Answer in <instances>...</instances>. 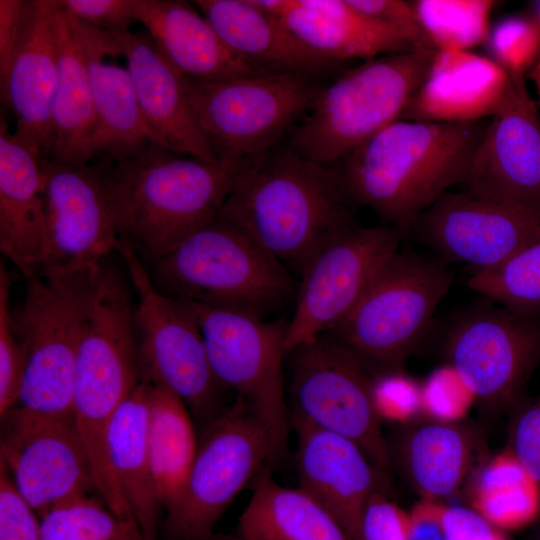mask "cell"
<instances>
[{
    "label": "cell",
    "instance_id": "e575fe53",
    "mask_svg": "<svg viewBox=\"0 0 540 540\" xmlns=\"http://www.w3.org/2000/svg\"><path fill=\"white\" fill-rule=\"evenodd\" d=\"M427 37L437 49L467 50L487 43L493 0L411 1Z\"/></svg>",
    "mask_w": 540,
    "mask_h": 540
},
{
    "label": "cell",
    "instance_id": "816d5d0a",
    "mask_svg": "<svg viewBox=\"0 0 540 540\" xmlns=\"http://www.w3.org/2000/svg\"><path fill=\"white\" fill-rule=\"evenodd\" d=\"M496 540H504V538L501 536V534L497 537Z\"/></svg>",
    "mask_w": 540,
    "mask_h": 540
},
{
    "label": "cell",
    "instance_id": "5bb4252c",
    "mask_svg": "<svg viewBox=\"0 0 540 540\" xmlns=\"http://www.w3.org/2000/svg\"><path fill=\"white\" fill-rule=\"evenodd\" d=\"M401 236L391 226L354 224L307 261L286 325L287 354L331 332L349 314L381 266L399 250Z\"/></svg>",
    "mask_w": 540,
    "mask_h": 540
},
{
    "label": "cell",
    "instance_id": "4fadbf2b",
    "mask_svg": "<svg viewBox=\"0 0 540 540\" xmlns=\"http://www.w3.org/2000/svg\"><path fill=\"white\" fill-rule=\"evenodd\" d=\"M447 351L452 369L486 411H510L540 362V318L507 307L475 310L453 326Z\"/></svg>",
    "mask_w": 540,
    "mask_h": 540
},
{
    "label": "cell",
    "instance_id": "7dc6e473",
    "mask_svg": "<svg viewBox=\"0 0 540 540\" xmlns=\"http://www.w3.org/2000/svg\"><path fill=\"white\" fill-rule=\"evenodd\" d=\"M445 505L421 499L408 512V540H445Z\"/></svg>",
    "mask_w": 540,
    "mask_h": 540
},
{
    "label": "cell",
    "instance_id": "b9f144b4",
    "mask_svg": "<svg viewBox=\"0 0 540 540\" xmlns=\"http://www.w3.org/2000/svg\"><path fill=\"white\" fill-rule=\"evenodd\" d=\"M62 9L91 27L105 32L129 30L136 21V0H59Z\"/></svg>",
    "mask_w": 540,
    "mask_h": 540
},
{
    "label": "cell",
    "instance_id": "7bdbcfd3",
    "mask_svg": "<svg viewBox=\"0 0 540 540\" xmlns=\"http://www.w3.org/2000/svg\"><path fill=\"white\" fill-rule=\"evenodd\" d=\"M360 540H408V512L387 493L373 494L363 510Z\"/></svg>",
    "mask_w": 540,
    "mask_h": 540
},
{
    "label": "cell",
    "instance_id": "4dcf8cb0",
    "mask_svg": "<svg viewBox=\"0 0 540 540\" xmlns=\"http://www.w3.org/2000/svg\"><path fill=\"white\" fill-rule=\"evenodd\" d=\"M245 540H354L317 500L301 488H288L261 476L238 519Z\"/></svg>",
    "mask_w": 540,
    "mask_h": 540
},
{
    "label": "cell",
    "instance_id": "f35d334b",
    "mask_svg": "<svg viewBox=\"0 0 540 540\" xmlns=\"http://www.w3.org/2000/svg\"><path fill=\"white\" fill-rule=\"evenodd\" d=\"M507 449L540 483V394L510 409Z\"/></svg>",
    "mask_w": 540,
    "mask_h": 540
},
{
    "label": "cell",
    "instance_id": "30bf717a",
    "mask_svg": "<svg viewBox=\"0 0 540 540\" xmlns=\"http://www.w3.org/2000/svg\"><path fill=\"white\" fill-rule=\"evenodd\" d=\"M273 464L263 422L240 398L203 424L182 491L166 511L169 540H209L214 527L241 490Z\"/></svg>",
    "mask_w": 540,
    "mask_h": 540
},
{
    "label": "cell",
    "instance_id": "ffe728a7",
    "mask_svg": "<svg viewBox=\"0 0 540 540\" xmlns=\"http://www.w3.org/2000/svg\"><path fill=\"white\" fill-rule=\"evenodd\" d=\"M57 0L27 2L20 37L0 79L1 98L16 120L14 135L42 161L52 146V109L58 79Z\"/></svg>",
    "mask_w": 540,
    "mask_h": 540
},
{
    "label": "cell",
    "instance_id": "ba28073f",
    "mask_svg": "<svg viewBox=\"0 0 540 540\" xmlns=\"http://www.w3.org/2000/svg\"><path fill=\"white\" fill-rule=\"evenodd\" d=\"M320 87L315 78L295 73L186 78L198 124L218 162L228 165L275 148L308 112Z\"/></svg>",
    "mask_w": 540,
    "mask_h": 540
},
{
    "label": "cell",
    "instance_id": "60d3db41",
    "mask_svg": "<svg viewBox=\"0 0 540 540\" xmlns=\"http://www.w3.org/2000/svg\"><path fill=\"white\" fill-rule=\"evenodd\" d=\"M362 13L390 26L418 51L436 50L423 30L415 9L402 0H348Z\"/></svg>",
    "mask_w": 540,
    "mask_h": 540
},
{
    "label": "cell",
    "instance_id": "74e56055",
    "mask_svg": "<svg viewBox=\"0 0 540 540\" xmlns=\"http://www.w3.org/2000/svg\"><path fill=\"white\" fill-rule=\"evenodd\" d=\"M10 276L0 265V415L13 408L19 397L26 367V349L13 327Z\"/></svg>",
    "mask_w": 540,
    "mask_h": 540
},
{
    "label": "cell",
    "instance_id": "44dd1931",
    "mask_svg": "<svg viewBox=\"0 0 540 540\" xmlns=\"http://www.w3.org/2000/svg\"><path fill=\"white\" fill-rule=\"evenodd\" d=\"M126 60L135 94L157 144L172 152L219 163L192 109L186 78L150 38L130 30L107 32Z\"/></svg>",
    "mask_w": 540,
    "mask_h": 540
},
{
    "label": "cell",
    "instance_id": "ac0fdd59",
    "mask_svg": "<svg viewBox=\"0 0 540 540\" xmlns=\"http://www.w3.org/2000/svg\"><path fill=\"white\" fill-rule=\"evenodd\" d=\"M464 183L482 198L540 207V113L524 76H510Z\"/></svg>",
    "mask_w": 540,
    "mask_h": 540
},
{
    "label": "cell",
    "instance_id": "f907efd6",
    "mask_svg": "<svg viewBox=\"0 0 540 540\" xmlns=\"http://www.w3.org/2000/svg\"><path fill=\"white\" fill-rule=\"evenodd\" d=\"M536 16L535 18L540 22V1L535 4Z\"/></svg>",
    "mask_w": 540,
    "mask_h": 540
},
{
    "label": "cell",
    "instance_id": "d4e9b609",
    "mask_svg": "<svg viewBox=\"0 0 540 540\" xmlns=\"http://www.w3.org/2000/svg\"><path fill=\"white\" fill-rule=\"evenodd\" d=\"M75 20L86 54L96 115V129L84 152L83 164L99 156H122L150 143L157 144L127 68L105 61L107 56H118L108 33Z\"/></svg>",
    "mask_w": 540,
    "mask_h": 540
},
{
    "label": "cell",
    "instance_id": "8d00e7d4",
    "mask_svg": "<svg viewBox=\"0 0 540 540\" xmlns=\"http://www.w3.org/2000/svg\"><path fill=\"white\" fill-rule=\"evenodd\" d=\"M494 60L509 76H524L540 57V22L510 16L491 28L487 41Z\"/></svg>",
    "mask_w": 540,
    "mask_h": 540
},
{
    "label": "cell",
    "instance_id": "f546056e",
    "mask_svg": "<svg viewBox=\"0 0 540 540\" xmlns=\"http://www.w3.org/2000/svg\"><path fill=\"white\" fill-rule=\"evenodd\" d=\"M58 79L52 109L49 162L83 164L96 129L87 59L77 21L57 0Z\"/></svg>",
    "mask_w": 540,
    "mask_h": 540
},
{
    "label": "cell",
    "instance_id": "603a6c76",
    "mask_svg": "<svg viewBox=\"0 0 540 540\" xmlns=\"http://www.w3.org/2000/svg\"><path fill=\"white\" fill-rule=\"evenodd\" d=\"M508 73L471 51L437 49L427 75L401 119L470 123L492 116L506 93Z\"/></svg>",
    "mask_w": 540,
    "mask_h": 540
},
{
    "label": "cell",
    "instance_id": "f6af8a7d",
    "mask_svg": "<svg viewBox=\"0 0 540 540\" xmlns=\"http://www.w3.org/2000/svg\"><path fill=\"white\" fill-rule=\"evenodd\" d=\"M445 540H496L500 533L472 508L445 506Z\"/></svg>",
    "mask_w": 540,
    "mask_h": 540
},
{
    "label": "cell",
    "instance_id": "5b68a950",
    "mask_svg": "<svg viewBox=\"0 0 540 540\" xmlns=\"http://www.w3.org/2000/svg\"><path fill=\"white\" fill-rule=\"evenodd\" d=\"M434 51H408L364 61L321 86L310 109L291 130L289 147L331 166L370 137L400 120L422 84Z\"/></svg>",
    "mask_w": 540,
    "mask_h": 540
},
{
    "label": "cell",
    "instance_id": "8fae6325",
    "mask_svg": "<svg viewBox=\"0 0 540 540\" xmlns=\"http://www.w3.org/2000/svg\"><path fill=\"white\" fill-rule=\"evenodd\" d=\"M290 418L342 435L387 473L391 466L373 398L371 367L331 333L291 350Z\"/></svg>",
    "mask_w": 540,
    "mask_h": 540
},
{
    "label": "cell",
    "instance_id": "f1b7e54d",
    "mask_svg": "<svg viewBox=\"0 0 540 540\" xmlns=\"http://www.w3.org/2000/svg\"><path fill=\"white\" fill-rule=\"evenodd\" d=\"M150 388L142 381L117 409L107 432L108 459L124 499L146 540H156L162 505L148 447Z\"/></svg>",
    "mask_w": 540,
    "mask_h": 540
},
{
    "label": "cell",
    "instance_id": "9a60e30c",
    "mask_svg": "<svg viewBox=\"0 0 540 540\" xmlns=\"http://www.w3.org/2000/svg\"><path fill=\"white\" fill-rule=\"evenodd\" d=\"M47 225L41 274H76L93 270L120 240L118 222L100 164L43 161Z\"/></svg>",
    "mask_w": 540,
    "mask_h": 540
},
{
    "label": "cell",
    "instance_id": "cb8c5ba5",
    "mask_svg": "<svg viewBox=\"0 0 540 540\" xmlns=\"http://www.w3.org/2000/svg\"><path fill=\"white\" fill-rule=\"evenodd\" d=\"M136 21L184 77L215 81L261 73L233 52L196 5L183 0H136Z\"/></svg>",
    "mask_w": 540,
    "mask_h": 540
},
{
    "label": "cell",
    "instance_id": "7c38bea8",
    "mask_svg": "<svg viewBox=\"0 0 540 540\" xmlns=\"http://www.w3.org/2000/svg\"><path fill=\"white\" fill-rule=\"evenodd\" d=\"M184 302L198 322L218 383L234 391L263 422L277 463L291 427L284 372L287 322Z\"/></svg>",
    "mask_w": 540,
    "mask_h": 540
},
{
    "label": "cell",
    "instance_id": "ab89813d",
    "mask_svg": "<svg viewBox=\"0 0 540 540\" xmlns=\"http://www.w3.org/2000/svg\"><path fill=\"white\" fill-rule=\"evenodd\" d=\"M0 540H42L40 517L17 491L1 462Z\"/></svg>",
    "mask_w": 540,
    "mask_h": 540
},
{
    "label": "cell",
    "instance_id": "484cf974",
    "mask_svg": "<svg viewBox=\"0 0 540 540\" xmlns=\"http://www.w3.org/2000/svg\"><path fill=\"white\" fill-rule=\"evenodd\" d=\"M225 44L255 68L316 78L339 63L320 56L251 0H195Z\"/></svg>",
    "mask_w": 540,
    "mask_h": 540
},
{
    "label": "cell",
    "instance_id": "83f0119b",
    "mask_svg": "<svg viewBox=\"0 0 540 540\" xmlns=\"http://www.w3.org/2000/svg\"><path fill=\"white\" fill-rule=\"evenodd\" d=\"M279 19L306 47L336 63L415 50L398 31L348 0H289Z\"/></svg>",
    "mask_w": 540,
    "mask_h": 540
},
{
    "label": "cell",
    "instance_id": "d6a6232c",
    "mask_svg": "<svg viewBox=\"0 0 540 540\" xmlns=\"http://www.w3.org/2000/svg\"><path fill=\"white\" fill-rule=\"evenodd\" d=\"M469 484L471 508L496 529H520L540 517V483L507 449L487 459Z\"/></svg>",
    "mask_w": 540,
    "mask_h": 540
},
{
    "label": "cell",
    "instance_id": "277c9868",
    "mask_svg": "<svg viewBox=\"0 0 540 540\" xmlns=\"http://www.w3.org/2000/svg\"><path fill=\"white\" fill-rule=\"evenodd\" d=\"M155 287L172 298L262 318L298 288L288 268L217 216L153 264Z\"/></svg>",
    "mask_w": 540,
    "mask_h": 540
},
{
    "label": "cell",
    "instance_id": "2e32d148",
    "mask_svg": "<svg viewBox=\"0 0 540 540\" xmlns=\"http://www.w3.org/2000/svg\"><path fill=\"white\" fill-rule=\"evenodd\" d=\"M1 422L0 462L39 517L76 496L97 494L73 416H42L13 407Z\"/></svg>",
    "mask_w": 540,
    "mask_h": 540
},
{
    "label": "cell",
    "instance_id": "7402d4cb",
    "mask_svg": "<svg viewBox=\"0 0 540 540\" xmlns=\"http://www.w3.org/2000/svg\"><path fill=\"white\" fill-rule=\"evenodd\" d=\"M43 161L0 121V250L28 279L43 269L47 225Z\"/></svg>",
    "mask_w": 540,
    "mask_h": 540
},
{
    "label": "cell",
    "instance_id": "52a82bcc",
    "mask_svg": "<svg viewBox=\"0 0 540 540\" xmlns=\"http://www.w3.org/2000/svg\"><path fill=\"white\" fill-rule=\"evenodd\" d=\"M92 271L27 279L22 302L11 310L14 330L26 349L25 372L14 407L42 416H72Z\"/></svg>",
    "mask_w": 540,
    "mask_h": 540
},
{
    "label": "cell",
    "instance_id": "d590c367",
    "mask_svg": "<svg viewBox=\"0 0 540 540\" xmlns=\"http://www.w3.org/2000/svg\"><path fill=\"white\" fill-rule=\"evenodd\" d=\"M467 285L504 307L537 312L540 309V239L494 267L474 271Z\"/></svg>",
    "mask_w": 540,
    "mask_h": 540
},
{
    "label": "cell",
    "instance_id": "1f68e13d",
    "mask_svg": "<svg viewBox=\"0 0 540 540\" xmlns=\"http://www.w3.org/2000/svg\"><path fill=\"white\" fill-rule=\"evenodd\" d=\"M150 385L149 455L162 509L167 511L182 491L196 454L198 437L185 403L170 390Z\"/></svg>",
    "mask_w": 540,
    "mask_h": 540
},
{
    "label": "cell",
    "instance_id": "6da1fadb",
    "mask_svg": "<svg viewBox=\"0 0 540 540\" xmlns=\"http://www.w3.org/2000/svg\"><path fill=\"white\" fill-rule=\"evenodd\" d=\"M333 165L289 146L242 159L219 217L299 274L334 237L356 224Z\"/></svg>",
    "mask_w": 540,
    "mask_h": 540
},
{
    "label": "cell",
    "instance_id": "3957f363",
    "mask_svg": "<svg viewBox=\"0 0 540 540\" xmlns=\"http://www.w3.org/2000/svg\"><path fill=\"white\" fill-rule=\"evenodd\" d=\"M93 160L107 180L120 239L153 264L219 215L237 168L156 143Z\"/></svg>",
    "mask_w": 540,
    "mask_h": 540
},
{
    "label": "cell",
    "instance_id": "4316f807",
    "mask_svg": "<svg viewBox=\"0 0 540 540\" xmlns=\"http://www.w3.org/2000/svg\"><path fill=\"white\" fill-rule=\"evenodd\" d=\"M484 446L470 425L433 420L405 430L394 456L421 499L440 502L457 493L486 461Z\"/></svg>",
    "mask_w": 540,
    "mask_h": 540
},
{
    "label": "cell",
    "instance_id": "bcb514c9",
    "mask_svg": "<svg viewBox=\"0 0 540 540\" xmlns=\"http://www.w3.org/2000/svg\"><path fill=\"white\" fill-rule=\"evenodd\" d=\"M27 2L0 0V79L5 75L22 30Z\"/></svg>",
    "mask_w": 540,
    "mask_h": 540
},
{
    "label": "cell",
    "instance_id": "f5cc1de1",
    "mask_svg": "<svg viewBox=\"0 0 540 540\" xmlns=\"http://www.w3.org/2000/svg\"><path fill=\"white\" fill-rule=\"evenodd\" d=\"M537 540H540V532H539V535H538V539Z\"/></svg>",
    "mask_w": 540,
    "mask_h": 540
},
{
    "label": "cell",
    "instance_id": "8992f818",
    "mask_svg": "<svg viewBox=\"0 0 540 540\" xmlns=\"http://www.w3.org/2000/svg\"><path fill=\"white\" fill-rule=\"evenodd\" d=\"M452 282L439 259L397 250L329 333L370 367L397 371L423 340Z\"/></svg>",
    "mask_w": 540,
    "mask_h": 540
},
{
    "label": "cell",
    "instance_id": "681fc988",
    "mask_svg": "<svg viewBox=\"0 0 540 540\" xmlns=\"http://www.w3.org/2000/svg\"><path fill=\"white\" fill-rule=\"evenodd\" d=\"M209 540H245L238 535L232 536V535H216L214 534Z\"/></svg>",
    "mask_w": 540,
    "mask_h": 540
},
{
    "label": "cell",
    "instance_id": "e0dca14e",
    "mask_svg": "<svg viewBox=\"0 0 540 540\" xmlns=\"http://www.w3.org/2000/svg\"><path fill=\"white\" fill-rule=\"evenodd\" d=\"M411 230L446 262H463L480 271L540 239V207L447 191Z\"/></svg>",
    "mask_w": 540,
    "mask_h": 540
},
{
    "label": "cell",
    "instance_id": "c3c4849f",
    "mask_svg": "<svg viewBox=\"0 0 540 540\" xmlns=\"http://www.w3.org/2000/svg\"><path fill=\"white\" fill-rule=\"evenodd\" d=\"M529 76L533 80L537 93L540 98V57L538 61L536 62L535 66L529 72Z\"/></svg>",
    "mask_w": 540,
    "mask_h": 540
},
{
    "label": "cell",
    "instance_id": "9c48e42d",
    "mask_svg": "<svg viewBox=\"0 0 540 540\" xmlns=\"http://www.w3.org/2000/svg\"><path fill=\"white\" fill-rule=\"evenodd\" d=\"M134 293L135 329L141 380L178 396L202 424L226 406L207 354L198 322L190 307L160 292L139 254L119 240Z\"/></svg>",
    "mask_w": 540,
    "mask_h": 540
},
{
    "label": "cell",
    "instance_id": "836d02e7",
    "mask_svg": "<svg viewBox=\"0 0 540 540\" xmlns=\"http://www.w3.org/2000/svg\"><path fill=\"white\" fill-rule=\"evenodd\" d=\"M95 494H82L40 517L42 540H146L137 522L111 510Z\"/></svg>",
    "mask_w": 540,
    "mask_h": 540
},
{
    "label": "cell",
    "instance_id": "7a4b0ae2",
    "mask_svg": "<svg viewBox=\"0 0 540 540\" xmlns=\"http://www.w3.org/2000/svg\"><path fill=\"white\" fill-rule=\"evenodd\" d=\"M485 128L480 121L400 119L333 165L350 202L403 235L451 186L464 183Z\"/></svg>",
    "mask_w": 540,
    "mask_h": 540
},
{
    "label": "cell",
    "instance_id": "ee69618b",
    "mask_svg": "<svg viewBox=\"0 0 540 540\" xmlns=\"http://www.w3.org/2000/svg\"><path fill=\"white\" fill-rule=\"evenodd\" d=\"M386 373L373 378L376 410L381 419L405 422L421 408V395L392 371Z\"/></svg>",
    "mask_w": 540,
    "mask_h": 540
},
{
    "label": "cell",
    "instance_id": "d6986e66",
    "mask_svg": "<svg viewBox=\"0 0 540 540\" xmlns=\"http://www.w3.org/2000/svg\"><path fill=\"white\" fill-rule=\"evenodd\" d=\"M290 423L297 436L299 488L324 506L354 540H360L368 500L378 492L389 494L387 473L350 439L298 418H290Z\"/></svg>",
    "mask_w": 540,
    "mask_h": 540
}]
</instances>
